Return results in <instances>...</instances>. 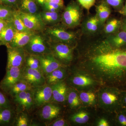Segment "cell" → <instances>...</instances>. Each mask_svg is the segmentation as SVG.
I'll list each match as a JSON object with an SVG mask.
<instances>
[{
    "label": "cell",
    "instance_id": "6da1fadb",
    "mask_svg": "<svg viewBox=\"0 0 126 126\" xmlns=\"http://www.w3.org/2000/svg\"><path fill=\"white\" fill-rule=\"evenodd\" d=\"M82 66L100 80L111 81L126 73V50L116 48L108 40L100 41L89 48Z\"/></svg>",
    "mask_w": 126,
    "mask_h": 126
},
{
    "label": "cell",
    "instance_id": "7a4b0ae2",
    "mask_svg": "<svg viewBox=\"0 0 126 126\" xmlns=\"http://www.w3.org/2000/svg\"><path fill=\"white\" fill-rule=\"evenodd\" d=\"M44 37L35 33L24 47L28 54L34 55L51 54L48 42Z\"/></svg>",
    "mask_w": 126,
    "mask_h": 126
},
{
    "label": "cell",
    "instance_id": "3957f363",
    "mask_svg": "<svg viewBox=\"0 0 126 126\" xmlns=\"http://www.w3.org/2000/svg\"><path fill=\"white\" fill-rule=\"evenodd\" d=\"M44 31L48 42L63 43L70 46L75 38L73 33L61 27L52 26L45 28Z\"/></svg>",
    "mask_w": 126,
    "mask_h": 126
},
{
    "label": "cell",
    "instance_id": "277c9868",
    "mask_svg": "<svg viewBox=\"0 0 126 126\" xmlns=\"http://www.w3.org/2000/svg\"><path fill=\"white\" fill-rule=\"evenodd\" d=\"M100 105L109 111L115 110L121 102V96L118 92L114 89L107 88L100 91L98 95Z\"/></svg>",
    "mask_w": 126,
    "mask_h": 126
},
{
    "label": "cell",
    "instance_id": "5b68a950",
    "mask_svg": "<svg viewBox=\"0 0 126 126\" xmlns=\"http://www.w3.org/2000/svg\"><path fill=\"white\" fill-rule=\"evenodd\" d=\"M48 42L51 54L64 65L70 63L73 59V51L70 46L60 43Z\"/></svg>",
    "mask_w": 126,
    "mask_h": 126
},
{
    "label": "cell",
    "instance_id": "8992f818",
    "mask_svg": "<svg viewBox=\"0 0 126 126\" xmlns=\"http://www.w3.org/2000/svg\"><path fill=\"white\" fill-rule=\"evenodd\" d=\"M20 80L26 82L33 88L46 84L45 77L41 70L33 69L26 65L22 68Z\"/></svg>",
    "mask_w": 126,
    "mask_h": 126
},
{
    "label": "cell",
    "instance_id": "52a82bcc",
    "mask_svg": "<svg viewBox=\"0 0 126 126\" xmlns=\"http://www.w3.org/2000/svg\"><path fill=\"white\" fill-rule=\"evenodd\" d=\"M6 47L7 60L6 69L11 67L22 68L24 67L27 53L24 47Z\"/></svg>",
    "mask_w": 126,
    "mask_h": 126
},
{
    "label": "cell",
    "instance_id": "ba28073f",
    "mask_svg": "<svg viewBox=\"0 0 126 126\" xmlns=\"http://www.w3.org/2000/svg\"><path fill=\"white\" fill-rule=\"evenodd\" d=\"M80 8L77 3L69 4L63 12L62 19L67 27H73L78 25L81 18Z\"/></svg>",
    "mask_w": 126,
    "mask_h": 126
},
{
    "label": "cell",
    "instance_id": "9c48e42d",
    "mask_svg": "<svg viewBox=\"0 0 126 126\" xmlns=\"http://www.w3.org/2000/svg\"><path fill=\"white\" fill-rule=\"evenodd\" d=\"M22 68L16 67L6 68L5 75L0 82V89L7 94L11 88L20 80Z\"/></svg>",
    "mask_w": 126,
    "mask_h": 126
},
{
    "label": "cell",
    "instance_id": "30bf717a",
    "mask_svg": "<svg viewBox=\"0 0 126 126\" xmlns=\"http://www.w3.org/2000/svg\"><path fill=\"white\" fill-rule=\"evenodd\" d=\"M17 10L25 25L28 29L36 33L39 32L44 31L46 26L43 23L40 13L30 14Z\"/></svg>",
    "mask_w": 126,
    "mask_h": 126
},
{
    "label": "cell",
    "instance_id": "8fae6325",
    "mask_svg": "<svg viewBox=\"0 0 126 126\" xmlns=\"http://www.w3.org/2000/svg\"><path fill=\"white\" fill-rule=\"evenodd\" d=\"M34 106L41 107L50 102L52 98L51 86L45 84L43 86L33 88Z\"/></svg>",
    "mask_w": 126,
    "mask_h": 126
},
{
    "label": "cell",
    "instance_id": "7c38bea8",
    "mask_svg": "<svg viewBox=\"0 0 126 126\" xmlns=\"http://www.w3.org/2000/svg\"><path fill=\"white\" fill-rule=\"evenodd\" d=\"M37 56L40 62L41 71L44 76L58 68L65 66L57 60L52 54Z\"/></svg>",
    "mask_w": 126,
    "mask_h": 126
},
{
    "label": "cell",
    "instance_id": "4fadbf2b",
    "mask_svg": "<svg viewBox=\"0 0 126 126\" xmlns=\"http://www.w3.org/2000/svg\"><path fill=\"white\" fill-rule=\"evenodd\" d=\"M33 89L19 93L13 98L15 103L21 110L29 111L34 106Z\"/></svg>",
    "mask_w": 126,
    "mask_h": 126
},
{
    "label": "cell",
    "instance_id": "5bb4252c",
    "mask_svg": "<svg viewBox=\"0 0 126 126\" xmlns=\"http://www.w3.org/2000/svg\"><path fill=\"white\" fill-rule=\"evenodd\" d=\"M41 107L39 115L41 119L44 121H52L58 117L61 112V108L54 103H48Z\"/></svg>",
    "mask_w": 126,
    "mask_h": 126
},
{
    "label": "cell",
    "instance_id": "9a60e30c",
    "mask_svg": "<svg viewBox=\"0 0 126 126\" xmlns=\"http://www.w3.org/2000/svg\"><path fill=\"white\" fill-rule=\"evenodd\" d=\"M52 88V98L50 102L63 103L67 100L69 89L67 84L61 81L50 86Z\"/></svg>",
    "mask_w": 126,
    "mask_h": 126
},
{
    "label": "cell",
    "instance_id": "2e32d148",
    "mask_svg": "<svg viewBox=\"0 0 126 126\" xmlns=\"http://www.w3.org/2000/svg\"><path fill=\"white\" fill-rule=\"evenodd\" d=\"M35 33H36L16 31L13 39L6 47H24Z\"/></svg>",
    "mask_w": 126,
    "mask_h": 126
},
{
    "label": "cell",
    "instance_id": "e0dca14e",
    "mask_svg": "<svg viewBox=\"0 0 126 126\" xmlns=\"http://www.w3.org/2000/svg\"><path fill=\"white\" fill-rule=\"evenodd\" d=\"M68 81L70 85L78 88L90 87L94 83V80L92 78L83 74H75L69 78Z\"/></svg>",
    "mask_w": 126,
    "mask_h": 126
},
{
    "label": "cell",
    "instance_id": "ac0fdd59",
    "mask_svg": "<svg viewBox=\"0 0 126 126\" xmlns=\"http://www.w3.org/2000/svg\"><path fill=\"white\" fill-rule=\"evenodd\" d=\"M38 3L35 0H18L15 9L24 13L32 14H39Z\"/></svg>",
    "mask_w": 126,
    "mask_h": 126
},
{
    "label": "cell",
    "instance_id": "d6986e66",
    "mask_svg": "<svg viewBox=\"0 0 126 126\" xmlns=\"http://www.w3.org/2000/svg\"><path fill=\"white\" fill-rule=\"evenodd\" d=\"M65 67L58 68L45 75L46 84L51 86L56 83L63 81L67 76V71Z\"/></svg>",
    "mask_w": 126,
    "mask_h": 126
},
{
    "label": "cell",
    "instance_id": "ffe728a7",
    "mask_svg": "<svg viewBox=\"0 0 126 126\" xmlns=\"http://www.w3.org/2000/svg\"><path fill=\"white\" fill-rule=\"evenodd\" d=\"M16 31L12 21H9L4 29L0 32V46H7L13 39Z\"/></svg>",
    "mask_w": 126,
    "mask_h": 126
},
{
    "label": "cell",
    "instance_id": "44dd1931",
    "mask_svg": "<svg viewBox=\"0 0 126 126\" xmlns=\"http://www.w3.org/2000/svg\"><path fill=\"white\" fill-rule=\"evenodd\" d=\"M15 118V111L12 106L0 109V126L12 125Z\"/></svg>",
    "mask_w": 126,
    "mask_h": 126
},
{
    "label": "cell",
    "instance_id": "7402d4cb",
    "mask_svg": "<svg viewBox=\"0 0 126 126\" xmlns=\"http://www.w3.org/2000/svg\"><path fill=\"white\" fill-rule=\"evenodd\" d=\"M41 17L46 26L55 24L59 22L60 16L58 12H50L44 11L40 13Z\"/></svg>",
    "mask_w": 126,
    "mask_h": 126
},
{
    "label": "cell",
    "instance_id": "603a6c76",
    "mask_svg": "<svg viewBox=\"0 0 126 126\" xmlns=\"http://www.w3.org/2000/svg\"><path fill=\"white\" fill-rule=\"evenodd\" d=\"M97 15L100 22L104 23L111 14V10L105 1L98 5L96 7Z\"/></svg>",
    "mask_w": 126,
    "mask_h": 126
},
{
    "label": "cell",
    "instance_id": "cb8c5ba5",
    "mask_svg": "<svg viewBox=\"0 0 126 126\" xmlns=\"http://www.w3.org/2000/svg\"><path fill=\"white\" fill-rule=\"evenodd\" d=\"M33 88L30 86L26 82L20 80L16 83L10 89L7 94H9L12 98H14L16 94L24 91L31 90Z\"/></svg>",
    "mask_w": 126,
    "mask_h": 126
},
{
    "label": "cell",
    "instance_id": "d4e9b609",
    "mask_svg": "<svg viewBox=\"0 0 126 126\" xmlns=\"http://www.w3.org/2000/svg\"><path fill=\"white\" fill-rule=\"evenodd\" d=\"M12 21L17 31L26 32H34L29 29L26 26L23 21L19 15L18 11L16 9H15L14 10L13 14Z\"/></svg>",
    "mask_w": 126,
    "mask_h": 126
},
{
    "label": "cell",
    "instance_id": "484cf974",
    "mask_svg": "<svg viewBox=\"0 0 126 126\" xmlns=\"http://www.w3.org/2000/svg\"><path fill=\"white\" fill-rule=\"evenodd\" d=\"M110 44L116 48L123 46L126 45V32L122 31L118 33L112 37Z\"/></svg>",
    "mask_w": 126,
    "mask_h": 126
},
{
    "label": "cell",
    "instance_id": "4316f807",
    "mask_svg": "<svg viewBox=\"0 0 126 126\" xmlns=\"http://www.w3.org/2000/svg\"><path fill=\"white\" fill-rule=\"evenodd\" d=\"M70 108H77L80 104V99L78 94L74 90H69L68 92L67 100Z\"/></svg>",
    "mask_w": 126,
    "mask_h": 126
},
{
    "label": "cell",
    "instance_id": "83f0119b",
    "mask_svg": "<svg viewBox=\"0 0 126 126\" xmlns=\"http://www.w3.org/2000/svg\"><path fill=\"white\" fill-rule=\"evenodd\" d=\"M15 9L5 5L0 4V19L11 21Z\"/></svg>",
    "mask_w": 126,
    "mask_h": 126
},
{
    "label": "cell",
    "instance_id": "f1b7e54d",
    "mask_svg": "<svg viewBox=\"0 0 126 126\" xmlns=\"http://www.w3.org/2000/svg\"><path fill=\"white\" fill-rule=\"evenodd\" d=\"M25 65L33 69L41 70L40 62L36 55L27 54L26 57Z\"/></svg>",
    "mask_w": 126,
    "mask_h": 126
},
{
    "label": "cell",
    "instance_id": "f546056e",
    "mask_svg": "<svg viewBox=\"0 0 126 126\" xmlns=\"http://www.w3.org/2000/svg\"><path fill=\"white\" fill-rule=\"evenodd\" d=\"M72 121L78 124H85L89 121L88 113L84 111H81L73 114L70 117Z\"/></svg>",
    "mask_w": 126,
    "mask_h": 126
},
{
    "label": "cell",
    "instance_id": "4dcf8cb0",
    "mask_svg": "<svg viewBox=\"0 0 126 126\" xmlns=\"http://www.w3.org/2000/svg\"><path fill=\"white\" fill-rule=\"evenodd\" d=\"M80 101L86 105H92L95 102L96 96L92 92H82L79 96Z\"/></svg>",
    "mask_w": 126,
    "mask_h": 126
},
{
    "label": "cell",
    "instance_id": "1f68e13d",
    "mask_svg": "<svg viewBox=\"0 0 126 126\" xmlns=\"http://www.w3.org/2000/svg\"><path fill=\"white\" fill-rule=\"evenodd\" d=\"M100 21L97 15L93 16L88 20L86 24L87 30L90 32H95L98 28Z\"/></svg>",
    "mask_w": 126,
    "mask_h": 126
},
{
    "label": "cell",
    "instance_id": "d6a6232c",
    "mask_svg": "<svg viewBox=\"0 0 126 126\" xmlns=\"http://www.w3.org/2000/svg\"><path fill=\"white\" fill-rule=\"evenodd\" d=\"M15 126H30V122L28 116L23 112L18 115L16 117L15 121Z\"/></svg>",
    "mask_w": 126,
    "mask_h": 126
},
{
    "label": "cell",
    "instance_id": "836d02e7",
    "mask_svg": "<svg viewBox=\"0 0 126 126\" xmlns=\"http://www.w3.org/2000/svg\"><path fill=\"white\" fill-rule=\"evenodd\" d=\"M120 24V21L116 19H113L109 21L105 26L104 31L107 33H111L115 32Z\"/></svg>",
    "mask_w": 126,
    "mask_h": 126
},
{
    "label": "cell",
    "instance_id": "e575fe53",
    "mask_svg": "<svg viewBox=\"0 0 126 126\" xmlns=\"http://www.w3.org/2000/svg\"><path fill=\"white\" fill-rule=\"evenodd\" d=\"M10 106H11V105L10 100L0 90V109Z\"/></svg>",
    "mask_w": 126,
    "mask_h": 126
},
{
    "label": "cell",
    "instance_id": "d590c367",
    "mask_svg": "<svg viewBox=\"0 0 126 126\" xmlns=\"http://www.w3.org/2000/svg\"><path fill=\"white\" fill-rule=\"evenodd\" d=\"M79 3L84 9L89 10L95 4L96 0H78Z\"/></svg>",
    "mask_w": 126,
    "mask_h": 126
},
{
    "label": "cell",
    "instance_id": "8d00e7d4",
    "mask_svg": "<svg viewBox=\"0 0 126 126\" xmlns=\"http://www.w3.org/2000/svg\"><path fill=\"white\" fill-rule=\"evenodd\" d=\"M124 0H105V2L109 6L114 8H118L123 4Z\"/></svg>",
    "mask_w": 126,
    "mask_h": 126
},
{
    "label": "cell",
    "instance_id": "74e56055",
    "mask_svg": "<svg viewBox=\"0 0 126 126\" xmlns=\"http://www.w3.org/2000/svg\"><path fill=\"white\" fill-rule=\"evenodd\" d=\"M118 123L121 126H126V112H121L117 117Z\"/></svg>",
    "mask_w": 126,
    "mask_h": 126
},
{
    "label": "cell",
    "instance_id": "f35d334b",
    "mask_svg": "<svg viewBox=\"0 0 126 126\" xmlns=\"http://www.w3.org/2000/svg\"><path fill=\"white\" fill-rule=\"evenodd\" d=\"M48 126H68L67 122L65 119L60 118L54 120L53 122L48 124Z\"/></svg>",
    "mask_w": 126,
    "mask_h": 126
},
{
    "label": "cell",
    "instance_id": "ab89813d",
    "mask_svg": "<svg viewBox=\"0 0 126 126\" xmlns=\"http://www.w3.org/2000/svg\"><path fill=\"white\" fill-rule=\"evenodd\" d=\"M18 0H2V4L12 7L15 9L16 4Z\"/></svg>",
    "mask_w": 126,
    "mask_h": 126
},
{
    "label": "cell",
    "instance_id": "60d3db41",
    "mask_svg": "<svg viewBox=\"0 0 126 126\" xmlns=\"http://www.w3.org/2000/svg\"><path fill=\"white\" fill-rule=\"evenodd\" d=\"M9 21L0 19V32L8 24Z\"/></svg>",
    "mask_w": 126,
    "mask_h": 126
},
{
    "label": "cell",
    "instance_id": "b9f144b4",
    "mask_svg": "<svg viewBox=\"0 0 126 126\" xmlns=\"http://www.w3.org/2000/svg\"><path fill=\"white\" fill-rule=\"evenodd\" d=\"M97 126H109L108 122L106 119L102 118L98 122Z\"/></svg>",
    "mask_w": 126,
    "mask_h": 126
},
{
    "label": "cell",
    "instance_id": "7bdbcfd3",
    "mask_svg": "<svg viewBox=\"0 0 126 126\" xmlns=\"http://www.w3.org/2000/svg\"><path fill=\"white\" fill-rule=\"evenodd\" d=\"M46 1H50L64 6L63 0H46Z\"/></svg>",
    "mask_w": 126,
    "mask_h": 126
},
{
    "label": "cell",
    "instance_id": "ee69618b",
    "mask_svg": "<svg viewBox=\"0 0 126 126\" xmlns=\"http://www.w3.org/2000/svg\"><path fill=\"white\" fill-rule=\"evenodd\" d=\"M119 12L123 15L126 16V1L125 2V5L121 10L119 11Z\"/></svg>",
    "mask_w": 126,
    "mask_h": 126
},
{
    "label": "cell",
    "instance_id": "f6af8a7d",
    "mask_svg": "<svg viewBox=\"0 0 126 126\" xmlns=\"http://www.w3.org/2000/svg\"><path fill=\"white\" fill-rule=\"evenodd\" d=\"M35 1L38 4L40 5L41 6H43L46 0H35Z\"/></svg>",
    "mask_w": 126,
    "mask_h": 126
},
{
    "label": "cell",
    "instance_id": "bcb514c9",
    "mask_svg": "<svg viewBox=\"0 0 126 126\" xmlns=\"http://www.w3.org/2000/svg\"><path fill=\"white\" fill-rule=\"evenodd\" d=\"M123 31L126 32V21L124 24L123 26Z\"/></svg>",
    "mask_w": 126,
    "mask_h": 126
},
{
    "label": "cell",
    "instance_id": "7dc6e473",
    "mask_svg": "<svg viewBox=\"0 0 126 126\" xmlns=\"http://www.w3.org/2000/svg\"><path fill=\"white\" fill-rule=\"evenodd\" d=\"M123 100V102H124V104H125V105H126V95L124 96Z\"/></svg>",
    "mask_w": 126,
    "mask_h": 126
},
{
    "label": "cell",
    "instance_id": "c3c4849f",
    "mask_svg": "<svg viewBox=\"0 0 126 126\" xmlns=\"http://www.w3.org/2000/svg\"><path fill=\"white\" fill-rule=\"evenodd\" d=\"M2 0H0V4H2Z\"/></svg>",
    "mask_w": 126,
    "mask_h": 126
}]
</instances>
